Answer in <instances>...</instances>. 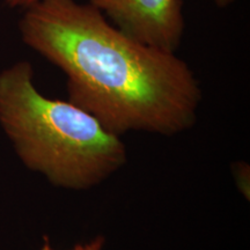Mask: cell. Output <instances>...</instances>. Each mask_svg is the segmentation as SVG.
Returning <instances> with one entry per match:
<instances>
[{
	"mask_svg": "<svg viewBox=\"0 0 250 250\" xmlns=\"http://www.w3.org/2000/svg\"><path fill=\"white\" fill-rule=\"evenodd\" d=\"M42 250H55L54 248H52L51 246H50V243L48 242V240L45 239V243H44V246H43V248H42Z\"/></svg>",
	"mask_w": 250,
	"mask_h": 250,
	"instance_id": "7",
	"label": "cell"
},
{
	"mask_svg": "<svg viewBox=\"0 0 250 250\" xmlns=\"http://www.w3.org/2000/svg\"><path fill=\"white\" fill-rule=\"evenodd\" d=\"M103 239L102 237H96L92 242L85 243V245H78L72 250H102Z\"/></svg>",
	"mask_w": 250,
	"mask_h": 250,
	"instance_id": "4",
	"label": "cell"
},
{
	"mask_svg": "<svg viewBox=\"0 0 250 250\" xmlns=\"http://www.w3.org/2000/svg\"><path fill=\"white\" fill-rule=\"evenodd\" d=\"M19 30L64 72L68 101L110 132L174 134L195 121L202 92L189 65L126 35L89 2L36 0Z\"/></svg>",
	"mask_w": 250,
	"mask_h": 250,
	"instance_id": "1",
	"label": "cell"
},
{
	"mask_svg": "<svg viewBox=\"0 0 250 250\" xmlns=\"http://www.w3.org/2000/svg\"><path fill=\"white\" fill-rule=\"evenodd\" d=\"M0 124L23 164L56 186L88 189L126 161L120 137L98 118L37 90L28 62L0 73Z\"/></svg>",
	"mask_w": 250,
	"mask_h": 250,
	"instance_id": "2",
	"label": "cell"
},
{
	"mask_svg": "<svg viewBox=\"0 0 250 250\" xmlns=\"http://www.w3.org/2000/svg\"><path fill=\"white\" fill-rule=\"evenodd\" d=\"M115 27L144 44L176 52L186 31L183 0H88Z\"/></svg>",
	"mask_w": 250,
	"mask_h": 250,
	"instance_id": "3",
	"label": "cell"
},
{
	"mask_svg": "<svg viewBox=\"0 0 250 250\" xmlns=\"http://www.w3.org/2000/svg\"><path fill=\"white\" fill-rule=\"evenodd\" d=\"M211 1L213 2L218 8L224 9L229 7V6H232L233 4H235L237 0H211Z\"/></svg>",
	"mask_w": 250,
	"mask_h": 250,
	"instance_id": "6",
	"label": "cell"
},
{
	"mask_svg": "<svg viewBox=\"0 0 250 250\" xmlns=\"http://www.w3.org/2000/svg\"><path fill=\"white\" fill-rule=\"evenodd\" d=\"M7 7L12 9H24L36 0H4Z\"/></svg>",
	"mask_w": 250,
	"mask_h": 250,
	"instance_id": "5",
	"label": "cell"
}]
</instances>
